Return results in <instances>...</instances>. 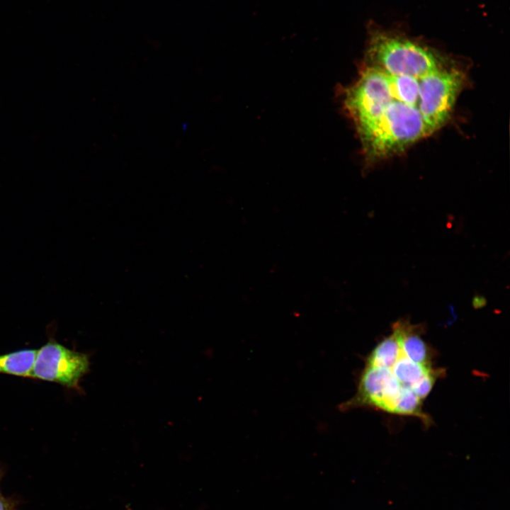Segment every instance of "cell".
<instances>
[{"mask_svg": "<svg viewBox=\"0 0 510 510\" xmlns=\"http://www.w3.org/2000/svg\"><path fill=\"white\" fill-rule=\"evenodd\" d=\"M438 374V371L435 370L416 382L411 387V390L419 399L424 400L431 390Z\"/></svg>", "mask_w": 510, "mask_h": 510, "instance_id": "8fae6325", "label": "cell"}, {"mask_svg": "<svg viewBox=\"0 0 510 510\" xmlns=\"http://www.w3.org/2000/svg\"><path fill=\"white\" fill-rule=\"evenodd\" d=\"M364 64L395 76L421 78L444 66L435 51L402 35L374 30L370 33Z\"/></svg>", "mask_w": 510, "mask_h": 510, "instance_id": "7a4b0ae2", "label": "cell"}, {"mask_svg": "<svg viewBox=\"0 0 510 510\" xmlns=\"http://www.w3.org/2000/svg\"><path fill=\"white\" fill-rule=\"evenodd\" d=\"M401 353L397 339L392 333L374 348L367 358L366 365L390 369Z\"/></svg>", "mask_w": 510, "mask_h": 510, "instance_id": "9c48e42d", "label": "cell"}, {"mask_svg": "<svg viewBox=\"0 0 510 510\" xmlns=\"http://www.w3.org/2000/svg\"><path fill=\"white\" fill-rule=\"evenodd\" d=\"M402 387L390 369L366 364L356 395L344 402L340 409L348 410L372 407L392 414L395 403Z\"/></svg>", "mask_w": 510, "mask_h": 510, "instance_id": "5b68a950", "label": "cell"}, {"mask_svg": "<svg viewBox=\"0 0 510 510\" xmlns=\"http://www.w3.org/2000/svg\"><path fill=\"white\" fill-rule=\"evenodd\" d=\"M421 401L410 388L402 387L397 397L392 414L416 416L426 423L429 419L422 412Z\"/></svg>", "mask_w": 510, "mask_h": 510, "instance_id": "30bf717a", "label": "cell"}, {"mask_svg": "<svg viewBox=\"0 0 510 510\" xmlns=\"http://www.w3.org/2000/svg\"><path fill=\"white\" fill-rule=\"evenodd\" d=\"M36 349H22L0 355V373L30 378Z\"/></svg>", "mask_w": 510, "mask_h": 510, "instance_id": "52a82bcc", "label": "cell"}, {"mask_svg": "<svg viewBox=\"0 0 510 510\" xmlns=\"http://www.w3.org/2000/svg\"><path fill=\"white\" fill-rule=\"evenodd\" d=\"M465 81L462 70L446 65L420 78L419 110L429 135L449 119Z\"/></svg>", "mask_w": 510, "mask_h": 510, "instance_id": "3957f363", "label": "cell"}, {"mask_svg": "<svg viewBox=\"0 0 510 510\" xmlns=\"http://www.w3.org/2000/svg\"><path fill=\"white\" fill-rule=\"evenodd\" d=\"M356 130L368 162L400 153L429 135L419 108L397 101Z\"/></svg>", "mask_w": 510, "mask_h": 510, "instance_id": "6da1fadb", "label": "cell"}, {"mask_svg": "<svg viewBox=\"0 0 510 510\" xmlns=\"http://www.w3.org/2000/svg\"><path fill=\"white\" fill-rule=\"evenodd\" d=\"M0 510H12L11 504L6 500L0 492Z\"/></svg>", "mask_w": 510, "mask_h": 510, "instance_id": "7c38bea8", "label": "cell"}, {"mask_svg": "<svg viewBox=\"0 0 510 510\" xmlns=\"http://www.w3.org/2000/svg\"><path fill=\"white\" fill-rule=\"evenodd\" d=\"M419 330L418 327L404 320L398 321L392 326V333L404 355L416 363L430 366L429 351Z\"/></svg>", "mask_w": 510, "mask_h": 510, "instance_id": "8992f818", "label": "cell"}, {"mask_svg": "<svg viewBox=\"0 0 510 510\" xmlns=\"http://www.w3.org/2000/svg\"><path fill=\"white\" fill-rule=\"evenodd\" d=\"M390 370L402 387L411 389L416 382L435 370L430 366L412 361L402 351L400 356L390 368Z\"/></svg>", "mask_w": 510, "mask_h": 510, "instance_id": "ba28073f", "label": "cell"}, {"mask_svg": "<svg viewBox=\"0 0 510 510\" xmlns=\"http://www.w3.org/2000/svg\"><path fill=\"white\" fill-rule=\"evenodd\" d=\"M89 356L50 340L37 350L30 378L77 388L89 370Z\"/></svg>", "mask_w": 510, "mask_h": 510, "instance_id": "277c9868", "label": "cell"}]
</instances>
